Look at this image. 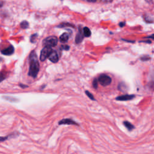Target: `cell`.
Returning <instances> with one entry per match:
<instances>
[{
  "label": "cell",
  "instance_id": "obj_1",
  "mask_svg": "<svg viewBox=\"0 0 154 154\" xmlns=\"http://www.w3.org/2000/svg\"><path fill=\"white\" fill-rule=\"evenodd\" d=\"M30 68L29 75L32 76L33 78H36L39 71V63L37 60V55L34 51H33L30 55L29 58Z\"/></svg>",
  "mask_w": 154,
  "mask_h": 154
},
{
  "label": "cell",
  "instance_id": "obj_2",
  "mask_svg": "<svg viewBox=\"0 0 154 154\" xmlns=\"http://www.w3.org/2000/svg\"><path fill=\"white\" fill-rule=\"evenodd\" d=\"M57 43L58 39L55 36H50L43 40V45L45 47L51 48L57 45Z\"/></svg>",
  "mask_w": 154,
  "mask_h": 154
},
{
  "label": "cell",
  "instance_id": "obj_3",
  "mask_svg": "<svg viewBox=\"0 0 154 154\" xmlns=\"http://www.w3.org/2000/svg\"><path fill=\"white\" fill-rule=\"evenodd\" d=\"M52 51V50L51 49V48L44 47V48L41 51L40 56V60L42 61H45L48 57V56L50 55V54H51Z\"/></svg>",
  "mask_w": 154,
  "mask_h": 154
},
{
  "label": "cell",
  "instance_id": "obj_4",
  "mask_svg": "<svg viewBox=\"0 0 154 154\" xmlns=\"http://www.w3.org/2000/svg\"><path fill=\"white\" fill-rule=\"evenodd\" d=\"M98 81L103 86L110 85L111 82V78L107 75H102L99 76Z\"/></svg>",
  "mask_w": 154,
  "mask_h": 154
},
{
  "label": "cell",
  "instance_id": "obj_5",
  "mask_svg": "<svg viewBox=\"0 0 154 154\" xmlns=\"http://www.w3.org/2000/svg\"><path fill=\"white\" fill-rule=\"evenodd\" d=\"M59 125H76L79 126V124L75 122L74 120L71 119H61L59 122Z\"/></svg>",
  "mask_w": 154,
  "mask_h": 154
},
{
  "label": "cell",
  "instance_id": "obj_6",
  "mask_svg": "<svg viewBox=\"0 0 154 154\" xmlns=\"http://www.w3.org/2000/svg\"><path fill=\"white\" fill-rule=\"evenodd\" d=\"M135 97V95H122L117 97L116 99L117 101H129L132 99L133 98Z\"/></svg>",
  "mask_w": 154,
  "mask_h": 154
},
{
  "label": "cell",
  "instance_id": "obj_7",
  "mask_svg": "<svg viewBox=\"0 0 154 154\" xmlns=\"http://www.w3.org/2000/svg\"><path fill=\"white\" fill-rule=\"evenodd\" d=\"M48 59L52 63H57L59 61V55L55 51L52 50L50 55L48 56Z\"/></svg>",
  "mask_w": 154,
  "mask_h": 154
},
{
  "label": "cell",
  "instance_id": "obj_8",
  "mask_svg": "<svg viewBox=\"0 0 154 154\" xmlns=\"http://www.w3.org/2000/svg\"><path fill=\"white\" fill-rule=\"evenodd\" d=\"M14 51H15V49H14V47L13 46H10L7 48L5 49V50L2 51V54L5 55H10L13 54Z\"/></svg>",
  "mask_w": 154,
  "mask_h": 154
},
{
  "label": "cell",
  "instance_id": "obj_9",
  "mask_svg": "<svg viewBox=\"0 0 154 154\" xmlns=\"http://www.w3.org/2000/svg\"><path fill=\"white\" fill-rule=\"evenodd\" d=\"M83 39V35L82 33V31L80 29L78 33H77L76 36L75 38V42L76 44H80Z\"/></svg>",
  "mask_w": 154,
  "mask_h": 154
},
{
  "label": "cell",
  "instance_id": "obj_10",
  "mask_svg": "<svg viewBox=\"0 0 154 154\" xmlns=\"http://www.w3.org/2000/svg\"><path fill=\"white\" fill-rule=\"evenodd\" d=\"M69 36L70 35L67 33H65L63 34H61V36L60 37V40L61 42H63V43L66 42L69 38Z\"/></svg>",
  "mask_w": 154,
  "mask_h": 154
},
{
  "label": "cell",
  "instance_id": "obj_11",
  "mask_svg": "<svg viewBox=\"0 0 154 154\" xmlns=\"http://www.w3.org/2000/svg\"><path fill=\"white\" fill-rule=\"evenodd\" d=\"M123 125H125V127L127 128L129 131H132V129H134L135 128L134 126L128 121H124Z\"/></svg>",
  "mask_w": 154,
  "mask_h": 154
},
{
  "label": "cell",
  "instance_id": "obj_12",
  "mask_svg": "<svg viewBox=\"0 0 154 154\" xmlns=\"http://www.w3.org/2000/svg\"><path fill=\"white\" fill-rule=\"evenodd\" d=\"M16 136V134H15V133H13V134H10L7 136H5V137H2V136H0V143H1V142H4L6 140H7L10 138V137H13V136Z\"/></svg>",
  "mask_w": 154,
  "mask_h": 154
},
{
  "label": "cell",
  "instance_id": "obj_13",
  "mask_svg": "<svg viewBox=\"0 0 154 154\" xmlns=\"http://www.w3.org/2000/svg\"><path fill=\"white\" fill-rule=\"evenodd\" d=\"M83 33L86 37H90L91 35V31L87 27H84L83 29Z\"/></svg>",
  "mask_w": 154,
  "mask_h": 154
},
{
  "label": "cell",
  "instance_id": "obj_14",
  "mask_svg": "<svg viewBox=\"0 0 154 154\" xmlns=\"http://www.w3.org/2000/svg\"><path fill=\"white\" fill-rule=\"evenodd\" d=\"M29 23H28L27 21H23L21 22V24H20V27H21V28H22V29H27L28 27H29Z\"/></svg>",
  "mask_w": 154,
  "mask_h": 154
},
{
  "label": "cell",
  "instance_id": "obj_15",
  "mask_svg": "<svg viewBox=\"0 0 154 154\" xmlns=\"http://www.w3.org/2000/svg\"><path fill=\"white\" fill-rule=\"evenodd\" d=\"M3 98L4 99L7 100V101H11L10 102H15L16 101H17V99L16 98H14V97H11L9 96H4Z\"/></svg>",
  "mask_w": 154,
  "mask_h": 154
},
{
  "label": "cell",
  "instance_id": "obj_16",
  "mask_svg": "<svg viewBox=\"0 0 154 154\" xmlns=\"http://www.w3.org/2000/svg\"><path fill=\"white\" fill-rule=\"evenodd\" d=\"M86 94L87 95V96L89 97V98H90V99L93 100V101H95V97H94L92 93H90V92H89V91H86Z\"/></svg>",
  "mask_w": 154,
  "mask_h": 154
},
{
  "label": "cell",
  "instance_id": "obj_17",
  "mask_svg": "<svg viewBox=\"0 0 154 154\" xmlns=\"http://www.w3.org/2000/svg\"><path fill=\"white\" fill-rule=\"evenodd\" d=\"M5 78V75L3 73L0 72V82H1L3 81H4Z\"/></svg>",
  "mask_w": 154,
  "mask_h": 154
},
{
  "label": "cell",
  "instance_id": "obj_18",
  "mask_svg": "<svg viewBox=\"0 0 154 154\" xmlns=\"http://www.w3.org/2000/svg\"><path fill=\"white\" fill-rule=\"evenodd\" d=\"M93 86L95 89L97 88V81L96 79H95L93 81Z\"/></svg>",
  "mask_w": 154,
  "mask_h": 154
},
{
  "label": "cell",
  "instance_id": "obj_19",
  "mask_svg": "<svg viewBox=\"0 0 154 154\" xmlns=\"http://www.w3.org/2000/svg\"><path fill=\"white\" fill-rule=\"evenodd\" d=\"M36 37H37V34H36L32 35L31 37V42H34V40H35L34 39H35V38H36Z\"/></svg>",
  "mask_w": 154,
  "mask_h": 154
},
{
  "label": "cell",
  "instance_id": "obj_20",
  "mask_svg": "<svg viewBox=\"0 0 154 154\" xmlns=\"http://www.w3.org/2000/svg\"><path fill=\"white\" fill-rule=\"evenodd\" d=\"M62 48L63 49V50H65L67 51V50H69L70 47H69V46H68V45H63V46H62Z\"/></svg>",
  "mask_w": 154,
  "mask_h": 154
},
{
  "label": "cell",
  "instance_id": "obj_21",
  "mask_svg": "<svg viewBox=\"0 0 154 154\" xmlns=\"http://www.w3.org/2000/svg\"><path fill=\"white\" fill-rule=\"evenodd\" d=\"M102 1L105 3H110L113 1V0H102Z\"/></svg>",
  "mask_w": 154,
  "mask_h": 154
},
{
  "label": "cell",
  "instance_id": "obj_22",
  "mask_svg": "<svg viewBox=\"0 0 154 154\" xmlns=\"http://www.w3.org/2000/svg\"><path fill=\"white\" fill-rule=\"evenodd\" d=\"M20 87H21L22 88H26V87H28L27 86L22 85V84H20Z\"/></svg>",
  "mask_w": 154,
  "mask_h": 154
},
{
  "label": "cell",
  "instance_id": "obj_23",
  "mask_svg": "<svg viewBox=\"0 0 154 154\" xmlns=\"http://www.w3.org/2000/svg\"><path fill=\"white\" fill-rule=\"evenodd\" d=\"M125 22H121V23H120V24H119V25H120V27H123L125 25Z\"/></svg>",
  "mask_w": 154,
  "mask_h": 154
},
{
  "label": "cell",
  "instance_id": "obj_24",
  "mask_svg": "<svg viewBox=\"0 0 154 154\" xmlns=\"http://www.w3.org/2000/svg\"><path fill=\"white\" fill-rule=\"evenodd\" d=\"M87 1H88L89 2H90V3H95L96 0H87Z\"/></svg>",
  "mask_w": 154,
  "mask_h": 154
},
{
  "label": "cell",
  "instance_id": "obj_25",
  "mask_svg": "<svg viewBox=\"0 0 154 154\" xmlns=\"http://www.w3.org/2000/svg\"><path fill=\"white\" fill-rule=\"evenodd\" d=\"M3 5V4L2 3H0V7H1Z\"/></svg>",
  "mask_w": 154,
  "mask_h": 154
}]
</instances>
